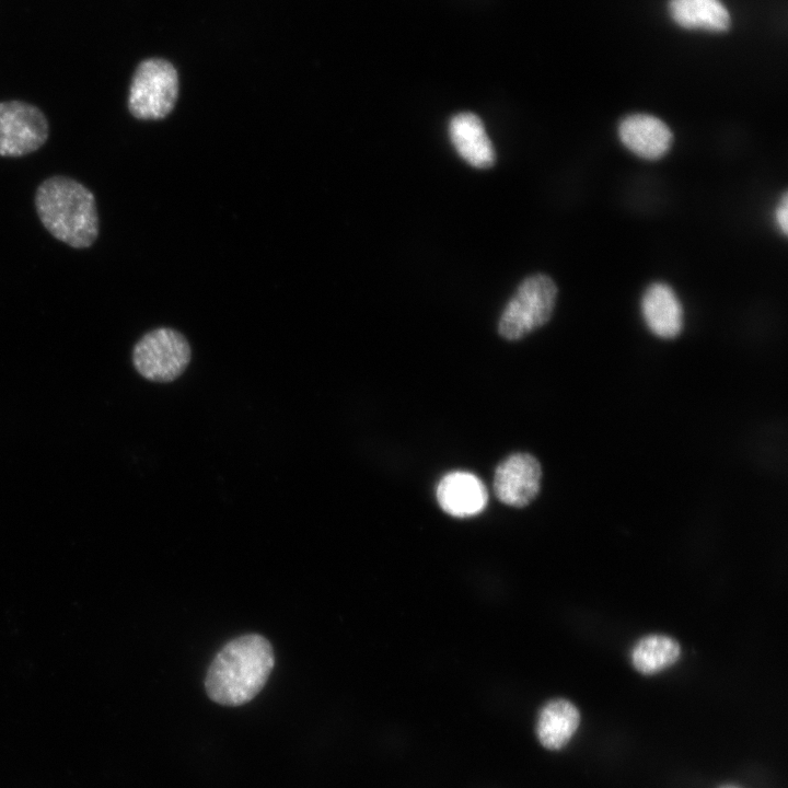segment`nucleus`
I'll return each instance as SVG.
<instances>
[{
  "label": "nucleus",
  "instance_id": "nucleus-10",
  "mask_svg": "<svg viewBox=\"0 0 788 788\" xmlns=\"http://www.w3.org/2000/svg\"><path fill=\"white\" fill-rule=\"evenodd\" d=\"M641 312L649 329L658 337L672 339L683 327L682 305L671 287L654 282L645 291Z\"/></svg>",
  "mask_w": 788,
  "mask_h": 788
},
{
  "label": "nucleus",
  "instance_id": "nucleus-6",
  "mask_svg": "<svg viewBox=\"0 0 788 788\" xmlns=\"http://www.w3.org/2000/svg\"><path fill=\"white\" fill-rule=\"evenodd\" d=\"M48 121L36 106L22 101L0 102V155L22 157L47 140Z\"/></svg>",
  "mask_w": 788,
  "mask_h": 788
},
{
  "label": "nucleus",
  "instance_id": "nucleus-11",
  "mask_svg": "<svg viewBox=\"0 0 788 788\" xmlns=\"http://www.w3.org/2000/svg\"><path fill=\"white\" fill-rule=\"evenodd\" d=\"M449 136L457 153L472 166L486 169L494 164V147L476 114L454 115L449 124Z\"/></svg>",
  "mask_w": 788,
  "mask_h": 788
},
{
  "label": "nucleus",
  "instance_id": "nucleus-14",
  "mask_svg": "<svg viewBox=\"0 0 788 788\" xmlns=\"http://www.w3.org/2000/svg\"><path fill=\"white\" fill-rule=\"evenodd\" d=\"M680 645L665 635L641 638L631 651V662L642 674H654L669 668L680 658Z\"/></svg>",
  "mask_w": 788,
  "mask_h": 788
},
{
  "label": "nucleus",
  "instance_id": "nucleus-4",
  "mask_svg": "<svg viewBox=\"0 0 788 788\" xmlns=\"http://www.w3.org/2000/svg\"><path fill=\"white\" fill-rule=\"evenodd\" d=\"M190 346L179 332L160 327L144 334L132 350V364L137 372L152 382H171L187 368Z\"/></svg>",
  "mask_w": 788,
  "mask_h": 788
},
{
  "label": "nucleus",
  "instance_id": "nucleus-2",
  "mask_svg": "<svg viewBox=\"0 0 788 788\" xmlns=\"http://www.w3.org/2000/svg\"><path fill=\"white\" fill-rule=\"evenodd\" d=\"M38 218L57 240L74 247L91 246L99 235V216L92 192L78 181L56 175L35 194Z\"/></svg>",
  "mask_w": 788,
  "mask_h": 788
},
{
  "label": "nucleus",
  "instance_id": "nucleus-8",
  "mask_svg": "<svg viewBox=\"0 0 788 788\" xmlns=\"http://www.w3.org/2000/svg\"><path fill=\"white\" fill-rule=\"evenodd\" d=\"M622 143L634 154L657 160L663 157L672 143V132L661 119L649 114H631L618 126Z\"/></svg>",
  "mask_w": 788,
  "mask_h": 788
},
{
  "label": "nucleus",
  "instance_id": "nucleus-13",
  "mask_svg": "<svg viewBox=\"0 0 788 788\" xmlns=\"http://www.w3.org/2000/svg\"><path fill=\"white\" fill-rule=\"evenodd\" d=\"M669 12L690 30L725 32L730 26V14L720 0H670Z\"/></svg>",
  "mask_w": 788,
  "mask_h": 788
},
{
  "label": "nucleus",
  "instance_id": "nucleus-1",
  "mask_svg": "<svg viewBox=\"0 0 788 788\" xmlns=\"http://www.w3.org/2000/svg\"><path fill=\"white\" fill-rule=\"evenodd\" d=\"M269 641L248 634L229 641L212 660L205 687L208 696L224 706H240L264 687L274 668Z\"/></svg>",
  "mask_w": 788,
  "mask_h": 788
},
{
  "label": "nucleus",
  "instance_id": "nucleus-7",
  "mask_svg": "<svg viewBox=\"0 0 788 788\" xmlns=\"http://www.w3.org/2000/svg\"><path fill=\"white\" fill-rule=\"evenodd\" d=\"M541 477V465L534 456L528 453L512 454L495 471V495L508 506L524 507L538 494Z\"/></svg>",
  "mask_w": 788,
  "mask_h": 788
},
{
  "label": "nucleus",
  "instance_id": "nucleus-16",
  "mask_svg": "<svg viewBox=\"0 0 788 788\" xmlns=\"http://www.w3.org/2000/svg\"><path fill=\"white\" fill-rule=\"evenodd\" d=\"M720 788H740V787H738L735 785H725V786H721Z\"/></svg>",
  "mask_w": 788,
  "mask_h": 788
},
{
  "label": "nucleus",
  "instance_id": "nucleus-15",
  "mask_svg": "<svg viewBox=\"0 0 788 788\" xmlns=\"http://www.w3.org/2000/svg\"><path fill=\"white\" fill-rule=\"evenodd\" d=\"M776 221L779 229L786 235L788 232V195L785 192L781 196L780 204L778 205L775 212Z\"/></svg>",
  "mask_w": 788,
  "mask_h": 788
},
{
  "label": "nucleus",
  "instance_id": "nucleus-9",
  "mask_svg": "<svg viewBox=\"0 0 788 788\" xmlns=\"http://www.w3.org/2000/svg\"><path fill=\"white\" fill-rule=\"evenodd\" d=\"M487 498L482 480L467 472H452L445 475L437 487L440 507L457 518L478 514L485 508Z\"/></svg>",
  "mask_w": 788,
  "mask_h": 788
},
{
  "label": "nucleus",
  "instance_id": "nucleus-5",
  "mask_svg": "<svg viewBox=\"0 0 788 788\" xmlns=\"http://www.w3.org/2000/svg\"><path fill=\"white\" fill-rule=\"evenodd\" d=\"M177 92L178 77L174 67L163 59H147L134 73L128 108L138 119L163 118L172 111Z\"/></svg>",
  "mask_w": 788,
  "mask_h": 788
},
{
  "label": "nucleus",
  "instance_id": "nucleus-12",
  "mask_svg": "<svg viewBox=\"0 0 788 788\" xmlns=\"http://www.w3.org/2000/svg\"><path fill=\"white\" fill-rule=\"evenodd\" d=\"M579 722V710L571 702L564 698L553 699L538 714L536 734L544 748L559 750L572 738Z\"/></svg>",
  "mask_w": 788,
  "mask_h": 788
},
{
  "label": "nucleus",
  "instance_id": "nucleus-3",
  "mask_svg": "<svg viewBox=\"0 0 788 788\" xmlns=\"http://www.w3.org/2000/svg\"><path fill=\"white\" fill-rule=\"evenodd\" d=\"M556 298L557 287L551 277L536 274L525 278L501 314L499 334L514 340L543 326L552 316Z\"/></svg>",
  "mask_w": 788,
  "mask_h": 788
}]
</instances>
